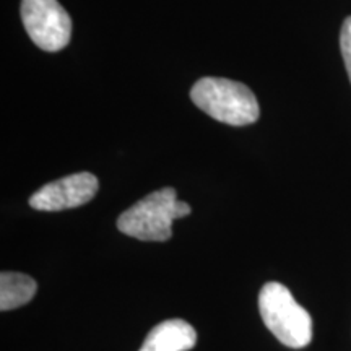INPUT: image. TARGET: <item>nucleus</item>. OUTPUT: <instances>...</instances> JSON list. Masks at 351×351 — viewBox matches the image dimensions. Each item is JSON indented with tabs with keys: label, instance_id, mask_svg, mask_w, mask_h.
Segmentation results:
<instances>
[{
	"label": "nucleus",
	"instance_id": "nucleus-1",
	"mask_svg": "<svg viewBox=\"0 0 351 351\" xmlns=\"http://www.w3.org/2000/svg\"><path fill=\"white\" fill-rule=\"evenodd\" d=\"M191 212V205L178 200L173 187H163L125 210L117 218V228L130 238L161 243L173 236L174 219L187 217Z\"/></svg>",
	"mask_w": 351,
	"mask_h": 351
},
{
	"label": "nucleus",
	"instance_id": "nucleus-2",
	"mask_svg": "<svg viewBox=\"0 0 351 351\" xmlns=\"http://www.w3.org/2000/svg\"><path fill=\"white\" fill-rule=\"evenodd\" d=\"M191 98L215 121L232 127L254 124L261 116L257 98L249 86L228 78H202L192 86Z\"/></svg>",
	"mask_w": 351,
	"mask_h": 351
},
{
	"label": "nucleus",
	"instance_id": "nucleus-3",
	"mask_svg": "<svg viewBox=\"0 0 351 351\" xmlns=\"http://www.w3.org/2000/svg\"><path fill=\"white\" fill-rule=\"evenodd\" d=\"M258 313L275 339L288 348L301 350L313 340V319L285 285H263L258 293Z\"/></svg>",
	"mask_w": 351,
	"mask_h": 351
},
{
	"label": "nucleus",
	"instance_id": "nucleus-4",
	"mask_svg": "<svg viewBox=\"0 0 351 351\" xmlns=\"http://www.w3.org/2000/svg\"><path fill=\"white\" fill-rule=\"evenodd\" d=\"M21 20L28 36L43 51L64 49L72 36V20L57 0H23Z\"/></svg>",
	"mask_w": 351,
	"mask_h": 351
},
{
	"label": "nucleus",
	"instance_id": "nucleus-5",
	"mask_svg": "<svg viewBox=\"0 0 351 351\" xmlns=\"http://www.w3.org/2000/svg\"><path fill=\"white\" fill-rule=\"evenodd\" d=\"M99 189L98 178L91 173H77L57 179L29 197V205L39 212H60L90 202Z\"/></svg>",
	"mask_w": 351,
	"mask_h": 351
},
{
	"label": "nucleus",
	"instance_id": "nucleus-6",
	"mask_svg": "<svg viewBox=\"0 0 351 351\" xmlns=\"http://www.w3.org/2000/svg\"><path fill=\"white\" fill-rule=\"evenodd\" d=\"M197 343V332L182 319H169L150 330L138 351H189Z\"/></svg>",
	"mask_w": 351,
	"mask_h": 351
},
{
	"label": "nucleus",
	"instance_id": "nucleus-7",
	"mask_svg": "<svg viewBox=\"0 0 351 351\" xmlns=\"http://www.w3.org/2000/svg\"><path fill=\"white\" fill-rule=\"evenodd\" d=\"M38 285L32 276L16 271H2L0 275V311L16 309L28 304L36 295Z\"/></svg>",
	"mask_w": 351,
	"mask_h": 351
},
{
	"label": "nucleus",
	"instance_id": "nucleus-8",
	"mask_svg": "<svg viewBox=\"0 0 351 351\" xmlns=\"http://www.w3.org/2000/svg\"><path fill=\"white\" fill-rule=\"evenodd\" d=\"M340 49L345 60L346 72H348V77L351 82V16H348V19L343 21V26H341Z\"/></svg>",
	"mask_w": 351,
	"mask_h": 351
}]
</instances>
